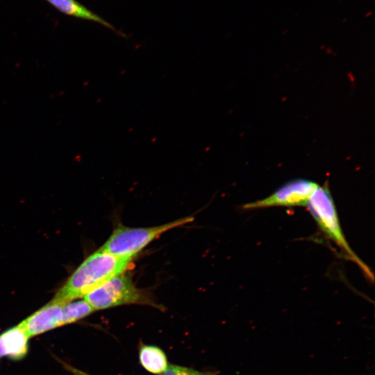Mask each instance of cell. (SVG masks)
<instances>
[{
    "label": "cell",
    "instance_id": "1",
    "mask_svg": "<svg viewBox=\"0 0 375 375\" xmlns=\"http://www.w3.org/2000/svg\"><path fill=\"white\" fill-rule=\"evenodd\" d=\"M133 260L117 257L99 249L79 265L52 301L65 304L83 297L110 278L126 272Z\"/></svg>",
    "mask_w": 375,
    "mask_h": 375
},
{
    "label": "cell",
    "instance_id": "2",
    "mask_svg": "<svg viewBox=\"0 0 375 375\" xmlns=\"http://www.w3.org/2000/svg\"><path fill=\"white\" fill-rule=\"evenodd\" d=\"M306 206L324 235L338 246L347 259L358 265L365 276L372 281V272L354 253L344 237L335 203L328 187L318 185L312 193Z\"/></svg>",
    "mask_w": 375,
    "mask_h": 375
},
{
    "label": "cell",
    "instance_id": "3",
    "mask_svg": "<svg viewBox=\"0 0 375 375\" xmlns=\"http://www.w3.org/2000/svg\"><path fill=\"white\" fill-rule=\"evenodd\" d=\"M194 221L192 216L149 227H128L118 224L99 249L113 256L135 258L143 249L164 233Z\"/></svg>",
    "mask_w": 375,
    "mask_h": 375
},
{
    "label": "cell",
    "instance_id": "4",
    "mask_svg": "<svg viewBox=\"0 0 375 375\" xmlns=\"http://www.w3.org/2000/svg\"><path fill=\"white\" fill-rule=\"evenodd\" d=\"M83 298L94 310L132 304L163 309L147 292L138 288L125 272L110 278Z\"/></svg>",
    "mask_w": 375,
    "mask_h": 375
},
{
    "label": "cell",
    "instance_id": "5",
    "mask_svg": "<svg viewBox=\"0 0 375 375\" xmlns=\"http://www.w3.org/2000/svg\"><path fill=\"white\" fill-rule=\"evenodd\" d=\"M318 185L306 179H296L280 187L269 197L245 203L242 208L253 210L272 206H306Z\"/></svg>",
    "mask_w": 375,
    "mask_h": 375
},
{
    "label": "cell",
    "instance_id": "6",
    "mask_svg": "<svg viewBox=\"0 0 375 375\" xmlns=\"http://www.w3.org/2000/svg\"><path fill=\"white\" fill-rule=\"evenodd\" d=\"M63 305L51 300L18 325L29 338L61 326Z\"/></svg>",
    "mask_w": 375,
    "mask_h": 375
},
{
    "label": "cell",
    "instance_id": "7",
    "mask_svg": "<svg viewBox=\"0 0 375 375\" xmlns=\"http://www.w3.org/2000/svg\"><path fill=\"white\" fill-rule=\"evenodd\" d=\"M29 338L17 324L0 335V358L8 356L12 359L23 358L28 350Z\"/></svg>",
    "mask_w": 375,
    "mask_h": 375
},
{
    "label": "cell",
    "instance_id": "8",
    "mask_svg": "<svg viewBox=\"0 0 375 375\" xmlns=\"http://www.w3.org/2000/svg\"><path fill=\"white\" fill-rule=\"evenodd\" d=\"M60 12L72 17L99 23L103 26L124 37V34L117 30L108 22L93 12L76 0H46Z\"/></svg>",
    "mask_w": 375,
    "mask_h": 375
},
{
    "label": "cell",
    "instance_id": "9",
    "mask_svg": "<svg viewBox=\"0 0 375 375\" xmlns=\"http://www.w3.org/2000/svg\"><path fill=\"white\" fill-rule=\"evenodd\" d=\"M138 357L142 367L155 375H161L169 365L165 353L155 345L142 344Z\"/></svg>",
    "mask_w": 375,
    "mask_h": 375
},
{
    "label": "cell",
    "instance_id": "10",
    "mask_svg": "<svg viewBox=\"0 0 375 375\" xmlns=\"http://www.w3.org/2000/svg\"><path fill=\"white\" fill-rule=\"evenodd\" d=\"M94 311L84 299L67 302L62 306V326L77 322Z\"/></svg>",
    "mask_w": 375,
    "mask_h": 375
},
{
    "label": "cell",
    "instance_id": "11",
    "mask_svg": "<svg viewBox=\"0 0 375 375\" xmlns=\"http://www.w3.org/2000/svg\"><path fill=\"white\" fill-rule=\"evenodd\" d=\"M217 371H200L193 368L169 364L161 375H217Z\"/></svg>",
    "mask_w": 375,
    "mask_h": 375
},
{
    "label": "cell",
    "instance_id": "12",
    "mask_svg": "<svg viewBox=\"0 0 375 375\" xmlns=\"http://www.w3.org/2000/svg\"><path fill=\"white\" fill-rule=\"evenodd\" d=\"M64 367L66 368V369H67L74 375H92L67 364H65Z\"/></svg>",
    "mask_w": 375,
    "mask_h": 375
}]
</instances>
